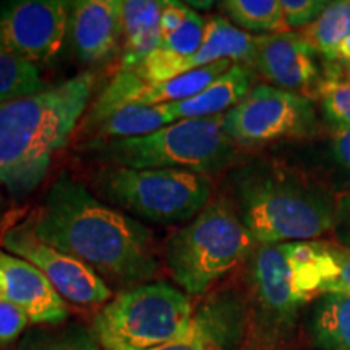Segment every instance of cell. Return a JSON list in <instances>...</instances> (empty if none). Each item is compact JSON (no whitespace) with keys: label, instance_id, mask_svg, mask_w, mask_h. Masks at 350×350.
Masks as SVG:
<instances>
[{"label":"cell","instance_id":"1","mask_svg":"<svg viewBox=\"0 0 350 350\" xmlns=\"http://www.w3.org/2000/svg\"><path fill=\"white\" fill-rule=\"evenodd\" d=\"M21 222L38 240L78 258L104 281L133 286L157 271L151 230L67 175L52 183Z\"/></svg>","mask_w":350,"mask_h":350},{"label":"cell","instance_id":"2","mask_svg":"<svg viewBox=\"0 0 350 350\" xmlns=\"http://www.w3.org/2000/svg\"><path fill=\"white\" fill-rule=\"evenodd\" d=\"M91 73L0 104V187L13 195L36 188L64 150L93 93Z\"/></svg>","mask_w":350,"mask_h":350},{"label":"cell","instance_id":"3","mask_svg":"<svg viewBox=\"0 0 350 350\" xmlns=\"http://www.w3.org/2000/svg\"><path fill=\"white\" fill-rule=\"evenodd\" d=\"M336 198L281 165H250L235 177V213L258 245L312 242L332 230Z\"/></svg>","mask_w":350,"mask_h":350},{"label":"cell","instance_id":"4","mask_svg":"<svg viewBox=\"0 0 350 350\" xmlns=\"http://www.w3.org/2000/svg\"><path fill=\"white\" fill-rule=\"evenodd\" d=\"M256 242L234 206L211 201L169 239L165 261L174 281L190 295H204L248 260Z\"/></svg>","mask_w":350,"mask_h":350},{"label":"cell","instance_id":"5","mask_svg":"<svg viewBox=\"0 0 350 350\" xmlns=\"http://www.w3.org/2000/svg\"><path fill=\"white\" fill-rule=\"evenodd\" d=\"M224 117L177 120L137 138L96 144L119 167L182 169L201 175L217 174L234 157L235 144L224 130Z\"/></svg>","mask_w":350,"mask_h":350},{"label":"cell","instance_id":"6","mask_svg":"<svg viewBox=\"0 0 350 350\" xmlns=\"http://www.w3.org/2000/svg\"><path fill=\"white\" fill-rule=\"evenodd\" d=\"M195 306L167 284H142L109 300L93 321L103 350H154L177 338Z\"/></svg>","mask_w":350,"mask_h":350},{"label":"cell","instance_id":"7","mask_svg":"<svg viewBox=\"0 0 350 350\" xmlns=\"http://www.w3.org/2000/svg\"><path fill=\"white\" fill-rule=\"evenodd\" d=\"M98 185L113 204L159 224L191 221L213 193L206 175L182 169L116 167L100 174Z\"/></svg>","mask_w":350,"mask_h":350},{"label":"cell","instance_id":"8","mask_svg":"<svg viewBox=\"0 0 350 350\" xmlns=\"http://www.w3.org/2000/svg\"><path fill=\"white\" fill-rule=\"evenodd\" d=\"M248 350H275L294 338L304 300L297 295L281 245H256L245 269ZM243 347V349H245Z\"/></svg>","mask_w":350,"mask_h":350},{"label":"cell","instance_id":"9","mask_svg":"<svg viewBox=\"0 0 350 350\" xmlns=\"http://www.w3.org/2000/svg\"><path fill=\"white\" fill-rule=\"evenodd\" d=\"M317 125V112L308 96L269 85L253 86L247 98L224 117L227 137L247 148L306 138L314 133Z\"/></svg>","mask_w":350,"mask_h":350},{"label":"cell","instance_id":"10","mask_svg":"<svg viewBox=\"0 0 350 350\" xmlns=\"http://www.w3.org/2000/svg\"><path fill=\"white\" fill-rule=\"evenodd\" d=\"M0 245L12 255L36 266L57 294L70 304L104 306L111 300V287L96 271L78 258L38 240L21 221L2 227Z\"/></svg>","mask_w":350,"mask_h":350},{"label":"cell","instance_id":"11","mask_svg":"<svg viewBox=\"0 0 350 350\" xmlns=\"http://www.w3.org/2000/svg\"><path fill=\"white\" fill-rule=\"evenodd\" d=\"M68 23L67 3L18 2L0 16V46L33 65L49 62L62 49Z\"/></svg>","mask_w":350,"mask_h":350},{"label":"cell","instance_id":"12","mask_svg":"<svg viewBox=\"0 0 350 350\" xmlns=\"http://www.w3.org/2000/svg\"><path fill=\"white\" fill-rule=\"evenodd\" d=\"M247 331L245 292L227 286L204 297L185 329L154 350H242Z\"/></svg>","mask_w":350,"mask_h":350},{"label":"cell","instance_id":"13","mask_svg":"<svg viewBox=\"0 0 350 350\" xmlns=\"http://www.w3.org/2000/svg\"><path fill=\"white\" fill-rule=\"evenodd\" d=\"M256 51V36L243 31L222 16H209L201 49L187 59L169 55L156 49L133 73L144 81L163 83L183 73L208 67L219 60H230L234 64L253 67Z\"/></svg>","mask_w":350,"mask_h":350},{"label":"cell","instance_id":"14","mask_svg":"<svg viewBox=\"0 0 350 350\" xmlns=\"http://www.w3.org/2000/svg\"><path fill=\"white\" fill-rule=\"evenodd\" d=\"M232 65L230 60H219L163 83L144 81L137 73L120 70L96 100L91 120L124 106H159L190 99L224 75Z\"/></svg>","mask_w":350,"mask_h":350},{"label":"cell","instance_id":"15","mask_svg":"<svg viewBox=\"0 0 350 350\" xmlns=\"http://www.w3.org/2000/svg\"><path fill=\"white\" fill-rule=\"evenodd\" d=\"M314 55L317 52L300 33L260 34L256 36L253 70L271 86L308 96L313 86H319V67Z\"/></svg>","mask_w":350,"mask_h":350},{"label":"cell","instance_id":"16","mask_svg":"<svg viewBox=\"0 0 350 350\" xmlns=\"http://www.w3.org/2000/svg\"><path fill=\"white\" fill-rule=\"evenodd\" d=\"M0 300L18 306L36 326L62 325L68 318L65 300L36 266L0 250Z\"/></svg>","mask_w":350,"mask_h":350},{"label":"cell","instance_id":"17","mask_svg":"<svg viewBox=\"0 0 350 350\" xmlns=\"http://www.w3.org/2000/svg\"><path fill=\"white\" fill-rule=\"evenodd\" d=\"M70 31L83 62L99 64L119 49L122 34L120 0H81L73 3Z\"/></svg>","mask_w":350,"mask_h":350},{"label":"cell","instance_id":"18","mask_svg":"<svg viewBox=\"0 0 350 350\" xmlns=\"http://www.w3.org/2000/svg\"><path fill=\"white\" fill-rule=\"evenodd\" d=\"M255 70L250 65L234 64L224 75L216 78L193 98L165 104L174 120L208 119L222 116L247 98L252 91Z\"/></svg>","mask_w":350,"mask_h":350},{"label":"cell","instance_id":"19","mask_svg":"<svg viewBox=\"0 0 350 350\" xmlns=\"http://www.w3.org/2000/svg\"><path fill=\"white\" fill-rule=\"evenodd\" d=\"M165 0L122 2V72H135L159 47L161 13Z\"/></svg>","mask_w":350,"mask_h":350},{"label":"cell","instance_id":"20","mask_svg":"<svg viewBox=\"0 0 350 350\" xmlns=\"http://www.w3.org/2000/svg\"><path fill=\"white\" fill-rule=\"evenodd\" d=\"M281 248L291 269L297 295L306 304L312 297L325 294L326 287L339 273L336 248L319 242L282 243Z\"/></svg>","mask_w":350,"mask_h":350},{"label":"cell","instance_id":"21","mask_svg":"<svg viewBox=\"0 0 350 350\" xmlns=\"http://www.w3.org/2000/svg\"><path fill=\"white\" fill-rule=\"evenodd\" d=\"M174 122L167 106L159 104V106H124L90 120V124L98 129L100 137L122 139L144 137Z\"/></svg>","mask_w":350,"mask_h":350},{"label":"cell","instance_id":"22","mask_svg":"<svg viewBox=\"0 0 350 350\" xmlns=\"http://www.w3.org/2000/svg\"><path fill=\"white\" fill-rule=\"evenodd\" d=\"M313 339L323 350H350V295L323 294L313 313Z\"/></svg>","mask_w":350,"mask_h":350},{"label":"cell","instance_id":"23","mask_svg":"<svg viewBox=\"0 0 350 350\" xmlns=\"http://www.w3.org/2000/svg\"><path fill=\"white\" fill-rule=\"evenodd\" d=\"M13 350H103L94 331L80 325H46L25 332Z\"/></svg>","mask_w":350,"mask_h":350},{"label":"cell","instance_id":"24","mask_svg":"<svg viewBox=\"0 0 350 350\" xmlns=\"http://www.w3.org/2000/svg\"><path fill=\"white\" fill-rule=\"evenodd\" d=\"M300 34L317 54L334 62L336 49L350 36V0L329 2L325 12L313 23L300 29Z\"/></svg>","mask_w":350,"mask_h":350},{"label":"cell","instance_id":"25","mask_svg":"<svg viewBox=\"0 0 350 350\" xmlns=\"http://www.w3.org/2000/svg\"><path fill=\"white\" fill-rule=\"evenodd\" d=\"M221 7L243 31H286L281 0H226Z\"/></svg>","mask_w":350,"mask_h":350},{"label":"cell","instance_id":"26","mask_svg":"<svg viewBox=\"0 0 350 350\" xmlns=\"http://www.w3.org/2000/svg\"><path fill=\"white\" fill-rule=\"evenodd\" d=\"M46 90L36 65L0 46V104L26 98Z\"/></svg>","mask_w":350,"mask_h":350},{"label":"cell","instance_id":"27","mask_svg":"<svg viewBox=\"0 0 350 350\" xmlns=\"http://www.w3.org/2000/svg\"><path fill=\"white\" fill-rule=\"evenodd\" d=\"M204 31H206V20L193 8L188 7L182 25L170 34L161 36L157 49L169 55L178 57V59H187L201 49L204 41Z\"/></svg>","mask_w":350,"mask_h":350},{"label":"cell","instance_id":"28","mask_svg":"<svg viewBox=\"0 0 350 350\" xmlns=\"http://www.w3.org/2000/svg\"><path fill=\"white\" fill-rule=\"evenodd\" d=\"M317 93L327 120L336 129H350V85L329 78L319 83Z\"/></svg>","mask_w":350,"mask_h":350},{"label":"cell","instance_id":"29","mask_svg":"<svg viewBox=\"0 0 350 350\" xmlns=\"http://www.w3.org/2000/svg\"><path fill=\"white\" fill-rule=\"evenodd\" d=\"M286 31L288 28H300L313 23L329 5L326 0H281Z\"/></svg>","mask_w":350,"mask_h":350},{"label":"cell","instance_id":"30","mask_svg":"<svg viewBox=\"0 0 350 350\" xmlns=\"http://www.w3.org/2000/svg\"><path fill=\"white\" fill-rule=\"evenodd\" d=\"M29 318L18 306L0 300V345H10L23 334Z\"/></svg>","mask_w":350,"mask_h":350},{"label":"cell","instance_id":"31","mask_svg":"<svg viewBox=\"0 0 350 350\" xmlns=\"http://www.w3.org/2000/svg\"><path fill=\"white\" fill-rule=\"evenodd\" d=\"M332 234L340 247L350 252V191H344L336 198Z\"/></svg>","mask_w":350,"mask_h":350},{"label":"cell","instance_id":"32","mask_svg":"<svg viewBox=\"0 0 350 350\" xmlns=\"http://www.w3.org/2000/svg\"><path fill=\"white\" fill-rule=\"evenodd\" d=\"M188 5L178 2H167L165 0V5L161 13V36L170 34L178 26L182 25V21L185 20Z\"/></svg>","mask_w":350,"mask_h":350},{"label":"cell","instance_id":"33","mask_svg":"<svg viewBox=\"0 0 350 350\" xmlns=\"http://www.w3.org/2000/svg\"><path fill=\"white\" fill-rule=\"evenodd\" d=\"M336 253L339 260V273L334 281L326 287L325 294L340 292V294L350 295V252L345 248H336Z\"/></svg>","mask_w":350,"mask_h":350},{"label":"cell","instance_id":"34","mask_svg":"<svg viewBox=\"0 0 350 350\" xmlns=\"http://www.w3.org/2000/svg\"><path fill=\"white\" fill-rule=\"evenodd\" d=\"M336 161L350 172V129H336L331 143Z\"/></svg>","mask_w":350,"mask_h":350},{"label":"cell","instance_id":"35","mask_svg":"<svg viewBox=\"0 0 350 350\" xmlns=\"http://www.w3.org/2000/svg\"><path fill=\"white\" fill-rule=\"evenodd\" d=\"M336 60H338V62H344L350 65V36L345 38L344 41L338 46V49H336V54H334V62Z\"/></svg>","mask_w":350,"mask_h":350},{"label":"cell","instance_id":"36","mask_svg":"<svg viewBox=\"0 0 350 350\" xmlns=\"http://www.w3.org/2000/svg\"><path fill=\"white\" fill-rule=\"evenodd\" d=\"M331 80L344 81L347 83V85H350V65H347V67H345L340 73H336L334 77H331Z\"/></svg>","mask_w":350,"mask_h":350},{"label":"cell","instance_id":"37","mask_svg":"<svg viewBox=\"0 0 350 350\" xmlns=\"http://www.w3.org/2000/svg\"><path fill=\"white\" fill-rule=\"evenodd\" d=\"M3 221H5V200H3L2 191H0V227H3Z\"/></svg>","mask_w":350,"mask_h":350}]
</instances>
